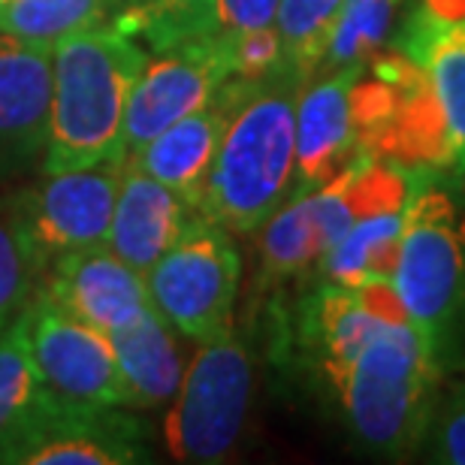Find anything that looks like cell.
Returning <instances> with one entry per match:
<instances>
[{
	"instance_id": "cell-1",
	"label": "cell",
	"mask_w": 465,
	"mask_h": 465,
	"mask_svg": "<svg viewBox=\"0 0 465 465\" xmlns=\"http://www.w3.org/2000/svg\"><path fill=\"white\" fill-rule=\"evenodd\" d=\"M305 82L282 61L269 76L248 82L232 109L197 209L232 236L260 230L293 193L296 104Z\"/></svg>"
},
{
	"instance_id": "cell-2",
	"label": "cell",
	"mask_w": 465,
	"mask_h": 465,
	"mask_svg": "<svg viewBox=\"0 0 465 465\" xmlns=\"http://www.w3.org/2000/svg\"><path fill=\"white\" fill-rule=\"evenodd\" d=\"M441 378L444 371L411 318L399 314L318 390L362 450L399 460L420 448Z\"/></svg>"
},
{
	"instance_id": "cell-3",
	"label": "cell",
	"mask_w": 465,
	"mask_h": 465,
	"mask_svg": "<svg viewBox=\"0 0 465 465\" xmlns=\"http://www.w3.org/2000/svg\"><path fill=\"white\" fill-rule=\"evenodd\" d=\"M393 287L441 371L465 362V193L448 170H417Z\"/></svg>"
},
{
	"instance_id": "cell-4",
	"label": "cell",
	"mask_w": 465,
	"mask_h": 465,
	"mask_svg": "<svg viewBox=\"0 0 465 465\" xmlns=\"http://www.w3.org/2000/svg\"><path fill=\"white\" fill-rule=\"evenodd\" d=\"M145 58L115 25L85 27L54 45L45 173L124 161L121 127Z\"/></svg>"
},
{
	"instance_id": "cell-5",
	"label": "cell",
	"mask_w": 465,
	"mask_h": 465,
	"mask_svg": "<svg viewBox=\"0 0 465 465\" xmlns=\"http://www.w3.org/2000/svg\"><path fill=\"white\" fill-rule=\"evenodd\" d=\"M242 257L232 232L193 212L179 242L145 272L157 312L184 339L209 345L232 336Z\"/></svg>"
},
{
	"instance_id": "cell-6",
	"label": "cell",
	"mask_w": 465,
	"mask_h": 465,
	"mask_svg": "<svg viewBox=\"0 0 465 465\" xmlns=\"http://www.w3.org/2000/svg\"><path fill=\"white\" fill-rule=\"evenodd\" d=\"M251 393L254 357L245 341L227 336L200 345L163 423L170 457L191 465L230 460L245 432Z\"/></svg>"
},
{
	"instance_id": "cell-7",
	"label": "cell",
	"mask_w": 465,
	"mask_h": 465,
	"mask_svg": "<svg viewBox=\"0 0 465 465\" xmlns=\"http://www.w3.org/2000/svg\"><path fill=\"white\" fill-rule=\"evenodd\" d=\"M148 460V432L124 405L45 396L0 465H130Z\"/></svg>"
},
{
	"instance_id": "cell-8",
	"label": "cell",
	"mask_w": 465,
	"mask_h": 465,
	"mask_svg": "<svg viewBox=\"0 0 465 465\" xmlns=\"http://www.w3.org/2000/svg\"><path fill=\"white\" fill-rule=\"evenodd\" d=\"M18 318L25 323L27 345L43 384L54 396L70 402L127 408L124 381L106 332L64 312L43 287H36Z\"/></svg>"
},
{
	"instance_id": "cell-9",
	"label": "cell",
	"mask_w": 465,
	"mask_h": 465,
	"mask_svg": "<svg viewBox=\"0 0 465 465\" xmlns=\"http://www.w3.org/2000/svg\"><path fill=\"white\" fill-rule=\"evenodd\" d=\"M230 76L227 36L221 31L203 40L170 45L154 52V58H145V67L130 91L124 127H121L124 154H134L139 145L163 134L175 121L197 113Z\"/></svg>"
},
{
	"instance_id": "cell-10",
	"label": "cell",
	"mask_w": 465,
	"mask_h": 465,
	"mask_svg": "<svg viewBox=\"0 0 465 465\" xmlns=\"http://www.w3.org/2000/svg\"><path fill=\"white\" fill-rule=\"evenodd\" d=\"M124 161H104L79 170L45 173L34 188L13 193L34 242L49 257L104 245L121 188Z\"/></svg>"
},
{
	"instance_id": "cell-11",
	"label": "cell",
	"mask_w": 465,
	"mask_h": 465,
	"mask_svg": "<svg viewBox=\"0 0 465 465\" xmlns=\"http://www.w3.org/2000/svg\"><path fill=\"white\" fill-rule=\"evenodd\" d=\"M40 287L64 312L106 336L124 330L152 305L145 275L130 269L106 242L58 254L45 266Z\"/></svg>"
},
{
	"instance_id": "cell-12",
	"label": "cell",
	"mask_w": 465,
	"mask_h": 465,
	"mask_svg": "<svg viewBox=\"0 0 465 465\" xmlns=\"http://www.w3.org/2000/svg\"><path fill=\"white\" fill-rule=\"evenodd\" d=\"M366 67L323 70L305 82L296 104V173L293 191L332 182L360 157L353 124V85Z\"/></svg>"
},
{
	"instance_id": "cell-13",
	"label": "cell",
	"mask_w": 465,
	"mask_h": 465,
	"mask_svg": "<svg viewBox=\"0 0 465 465\" xmlns=\"http://www.w3.org/2000/svg\"><path fill=\"white\" fill-rule=\"evenodd\" d=\"M52 49L0 36V179L45 157L52 121Z\"/></svg>"
},
{
	"instance_id": "cell-14",
	"label": "cell",
	"mask_w": 465,
	"mask_h": 465,
	"mask_svg": "<svg viewBox=\"0 0 465 465\" xmlns=\"http://www.w3.org/2000/svg\"><path fill=\"white\" fill-rule=\"evenodd\" d=\"M245 79L230 76L197 113L175 121L173 127H166L163 134L148 139L145 145H139L124 161L136 163L148 175H154L157 182H163L166 188L179 193L197 212L209 182L212 161L218 154L221 136H224L227 121L242 94H245Z\"/></svg>"
},
{
	"instance_id": "cell-15",
	"label": "cell",
	"mask_w": 465,
	"mask_h": 465,
	"mask_svg": "<svg viewBox=\"0 0 465 465\" xmlns=\"http://www.w3.org/2000/svg\"><path fill=\"white\" fill-rule=\"evenodd\" d=\"M393 49L430 82L457 157L465 154V0H420L399 25ZM460 163V161H457Z\"/></svg>"
},
{
	"instance_id": "cell-16",
	"label": "cell",
	"mask_w": 465,
	"mask_h": 465,
	"mask_svg": "<svg viewBox=\"0 0 465 465\" xmlns=\"http://www.w3.org/2000/svg\"><path fill=\"white\" fill-rule=\"evenodd\" d=\"M191 215L193 209L179 193L157 182L154 175L143 173L136 163L124 161L106 245L130 269L145 275L179 242Z\"/></svg>"
},
{
	"instance_id": "cell-17",
	"label": "cell",
	"mask_w": 465,
	"mask_h": 465,
	"mask_svg": "<svg viewBox=\"0 0 465 465\" xmlns=\"http://www.w3.org/2000/svg\"><path fill=\"white\" fill-rule=\"evenodd\" d=\"M124 381L130 411H154L170 405L182 387V351L173 323L152 302L134 323L109 336Z\"/></svg>"
},
{
	"instance_id": "cell-18",
	"label": "cell",
	"mask_w": 465,
	"mask_h": 465,
	"mask_svg": "<svg viewBox=\"0 0 465 465\" xmlns=\"http://www.w3.org/2000/svg\"><path fill=\"white\" fill-rule=\"evenodd\" d=\"M402 209H375L360 215L327 251L318 282L357 287L375 278H393L399 242H402Z\"/></svg>"
},
{
	"instance_id": "cell-19",
	"label": "cell",
	"mask_w": 465,
	"mask_h": 465,
	"mask_svg": "<svg viewBox=\"0 0 465 465\" xmlns=\"http://www.w3.org/2000/svg\"><path fill=\"white\" fill-rule=\"evenodd\" d=\"M113 15L109 0H4L0 36L54 49L64 36L104 25Z\"/></svg>"
},
{
	"instance_id": "cell-20",
	"label": "cell",
	"mask_w": 465,
	"mask_h": 465,
	"mask_svg": "<svg viewBox=\"0 0 465 465\" xmlns=\"http://www.w3.org/2000/svg\"><path fill=\"white\" fill-rule=\"evenodd\" d=\"M43 396L45 384L31 357L25 323L15 314L0 336V460L22 435Z\"/></svg>"
},
{
	"instance_id": "cell-21",
	"label": "cell",
	"mask_w": 465,
	"mask_h": 465,
	"mask_svg": "<svg viewBox=\"0 0 465 465\" xmlns=\"http://www.w3.org/2000/svg\"><path fill=\"white\" fill-rule=\"evenodd\" d=\"M115 27L152 52L218 34V0H152L115 15Z\"/></svg>"
},
{
	"instance_id": "cell-22",
	"label": "cell",
	"mask_w": 465,
	"mask_h": 465,
	"mask_svg": "<svg viewBox=\"0 0 465 465\" xmlns=\"http://www.w3.org/2000/svg\"><path fill=\"white\" fill-rule=\"evenodd\" d=\"M49 257L27 230L15 197H0V318L13 321L43 284Z\"/></svg>"
},
{
	"instance_id": "cell-23",
	"label": "cell",
	"mask_w": 465,
	"mask_h": 465,
	"mask_svg": "<svg viewBox=\"0 0 465 465\" xmlns=\"http://www.w3.org/2000/svg\"><path fill=\"white\" fill-rule=\"evenodd\" d=\"M399 0H345L318 73L366 67L393 34Z\"/></svg>"
},
{
	"instance_id": "cell-24",
	"label": "cell",
	"mask_w": 465,
	"mask_h": 465,
	"mask_svg": "<svg viewBox=\"0 0 465 465\" xmlns=\"http://www.w3.org/2000/svg\"><path fill=\"white\" fill-rule=\"evenodd\" d=\"M341 6L345 0H282L278 4L275 27L282 36L284 61L305 79L318 73Z\"/></svg>"
},
{
	"instance_id": "cell-25",
	"label": "cell",
	"mask_w": 465,
	"mask_h": 465,
	"mask_svg": "<svg viewBox=\"0 0 465 465\" xmlns=\"http://www.w3.org/2000/svg\"><path fill=\"white\" fill-rule=\"evenodd\" d=\"M417 453L430 462L465 465V384L439 393Z\"/></svg>"
},
{
	"instance_id": "cell-26",
	"label": "cell",
	"mask_w": 465,
	"mask_h": 465,
	"mask_svg": "<svg viewBox=\"0 0 465 465\" xmlns=\"http://www.w3.org/2000/svg\"><path fill=\"white\" fill-rule=\"evenodd\" d=\"M227 36V52H230V73L236 79L257 82L269 76L278 64L284 61L282 36L278 27H254V31H239L224 34Z\"/></svg>"
},
{
	"instance_id": "cell-27",
	"label": "cell",
	"mask_w": 465,
	"mask_h": 465,
	"mask_svg": "<svg viewBox=\"0 0 465 465\" xmlns=\"http://www.w3.org/2000/svg\"><path fill=\"white\" fill-rule=\"evenodd\" d=\"M282 0H218V31L239 34L275 25Z\"/></svg>"
},
{
	"instance_id": "cell-28",
	"label": "cell",
	"mask_w": 465,
	"mask_h": 465,
	"mask_svg": "<svg viewBox=\"0 0 465 465\" xmlns=\"http://www.w3.org/2000/svg\"><path fill=\"white\" fill-rule=\"evenodd\" d=\"M143 4H152V0H109V6H113V15H118V13H124V9L143 6Z\"/></svg>"
},
{
	"instance_id": "cell-29",
	"label": "cell",
	"mask_w": 465,
	"mask_h": 465,
	"mask_svg": "<svg viewBox=\"0 0 465 465\" xmlns=\"http://www.w3.org/2000/svg\"><path fill=\"white\" fill-rule=\"evenodd\" d=\"M457 175H460V184H462V191H465V154L460 157V163H457Z\"/></svg>"
},
{
	"instance_id": "cell-30",
	"label": "cell",
	"mask_w": 465,
	"mask_h": 465,
	"mask_svg": "<svg viewBox=\"0 0 465 465\" xmlns=\"http://www.w3.org/2000/svg\"><path fill=\"white\" fill-rule=\"evenodd\" d=\"M9 327V321H4V318H0V336H4V330Z\"/></svg>"
},
{
	"instance_id": "cell-31",
	"label": "cell",
	"mask_w": 465,
	"mask_h": 465,
	"mask_svg": "<svg viewBox=\"0 0 465 465\" xmlns=\"http://www.w3.org/2000/svg\"><path fill=\"white\" fill-rule=\"evenodd\" d=\"M0 4H4V0H0Z\"/></svg>"
}]
</instances>
